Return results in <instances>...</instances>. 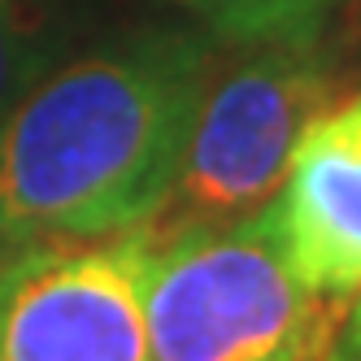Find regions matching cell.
I'll return each mask as SVG.
<instances>
[{
	"label": "cell",
	"mask_w": 361,
	"mask_h": 361,
	"mask_svg": "<svg viewBox=\"0 0 361 361\" xmlns=\"http://www.w3.org/2000/svg\"><path fill=\"white\" fill-rule=\"evenodd\" d=\"M274 204L279 240L309 292H361V92L305 126Z\"/></svg>",
	"instance_id": "obj_5"
},
{
	"label": "cell",
	"mask_w": 361,
	"mask_h": 361,
	"mask_svg": "<svg viewBox=\"0 0 361 361\" xmlns=\"http://www.w3.org/2000/svg\"><path fill=\"white\" fill-rule=\"evenodd\" d=\"M48 66H53V48L27 0H0V122L48 74Z\"/></svg>",
	"instance_id": "obj_7"
},
{
	"label": "cell",
	"mask_w": 361,
	"mask_h": 361,
	"mask_svg": "<svg viewBox=\"0 0 361 361\" xmlns=\"http://www.w3.org/2000/svg\"><path fill=\"white\" fill-rule=\"evenodd\" d=\"M152 222L0 252V361H148Z\"/></svg>",
	"instance_id": "obj_4"
},
{
	"label": "cell",
	"mask_w": 361,
	"mask_h": 361,
	"mask_svg": "<svg viewBox=\"0 0 361 361\" xmlns=\"http://www.w3.org/2000/svg\"><path fill=\"white\" fill-rule=\"evenodd\" d=\"M344 309L300 283L274 204L235 222H152L148 361H318Z\"/></svg>",
	"instance_id": "obj_2"
},
{
	"label": "cell",
	"mask_w": 361,
	"mask_h": 361,
	"mask_svg": "<svg viewBox=\"0 0 361 361\" xmlns=\"http://www.w3.org/2000/svg\"><path fill=\"white\" fill-rule=\"evenodd\" d=\"M335 340L361 353V292L353 296V314H348V326H344V335H335Z\"/></svg>",
	"instance_id": "obj_8"
},
{
	"label": "cell",
	"mask_w": 361,
	"mask_h": 361,
	"mask_svg": "<svg viewBox=\"0 0 361 361\" xmlns=\"http://www.w3.org/2000/svg\"><path fill=\"white\" fill-rule=\"evenodd\" d=\"M209 74L214 39L183 27L44 74L0 122V252L148 226L170 200Z\"/></svg>",
	"instance_id": "obj_1"
},
{
	"label": "cell",
	"mask_w": 361,
	"mask_h": 361,
	"mask_svg": "<svg viewBox=\"0 0 361 361\" xmlns=\"http://www.w3.org/2000/svg\"><path fill=\"white\" fill-rule=\"evenodd\" d=\"M335 100V66L318 44H262L204 83L157 226L235 222L279 196L305 126Z\"/></svg>",
	"instance_id": "obj_3"
},
{
	"label": "cell",
	"mask_w": 361,
	"mask_h": 361,
	"mask_svg": "<svg viewBox=\"0 0 361 361\" xmlns=\"http://www.w3.org/2000/svg\"><path fill=\"white\" fill-rule=\"evenodd\" d=\"M214 44H318L344 0H178Z\"/></svg>",
	"instance_id": "obj_6"
},
{
	"label": "cell",
	"mask_w": 361,
	"mask_h": 361,
	"mask_svg": "<svg viewBox=\"0 0 361 361\" xmlns=\"http://www.w3.org/2000/svg\"><path fill=\"white\" fill-rule=\"evenodd\" d=\"M322 361H361V353L348 348V344H340V340H331V348L322 353Z\"/></svg>",
	"instance_id": "obj_9"
},
{
	"label": "cell",
	"mask_w": 361,
	"mask_h": 361,
	"mask_svg": "<svg viewBox=\"0 0 361 361\" xmlns=\"http://www.w3.org/2000/svg\"><path fill=\"white\" fill-rule=\"evenodd\" d=\"M318 361H322V357H318Z\"/></svg>",
	"instance_id": "obj_10"
}]
</instances>
